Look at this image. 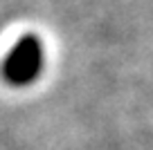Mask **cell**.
<instances>
[{"instance_id":"6da1fadb","label":"cell","mask_w":153,"mask_h":150,"mask_svg":"<svg viewBox=\"0 0 153 150\" xmlns=\"http://www.w3.org/2000/svg\"><path fill=\"white\" fill-rule=\"evenodd\" d=\"M43 63H45V52L41 38L36 34H25L7 54L5 63H2V76L14 88H25L41 76Z\"/></svg>"}]
</instances>
